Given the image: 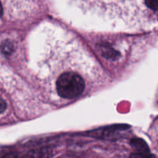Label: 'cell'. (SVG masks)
<instances>
[{"label":"cell","instance_id":"obj_1","mask_svg":"<svg viewBox=\"0 0 158 158\" xmlns=\"http://www.w3.org/2000/svg\"><path fill=\"white\" fill-rule=\"evenodd\" d=\"M38 56V66L46 73L45 86L54 97L69 100L85 92L93 77L94 66L80 43L57 28H49Z\"/></svg>","mask_w":158,"mask_h":158},{"label":"cell","instance_id":"obj_3","mask_svg":"<svg viewBox=\"0 0 158 158\" xmlns=\"http://www.w3.org/2000/svg\"><path fill=\"white\" fill-rule=\"evenodd\" d=\"M12 44L9 42H4L1 45V51L4 54H9L12 52Z\"/></svg>","mask_w":158,"mask_h":158},{"label":"cell","instance_id":"obj_5","mask_svg":"<svg viewBox=\"0 0 158 158\" xmlns=\"http://www.w3.org/2000/svg\"><path fill=\"white\" fill-rule=\"evenodd\" d=\"M2 12H3L2 6V3L1 2H0V17H1L2 15Z\"/></svg>","mask_w":158,"mask_h":158},{"label":"cell","instance_id":"obj_4","mask_svg":"<svg viewBox=\"0 0 158 158\" xmlns=\"http://www.w3.org/2000/svg\"><path fill=\"white\" fill-rule=\"evenodd\" d=\"M6 109V103L2 99L0 98V114L4 112Z\"/></svg>","mask_w":158,"mask_h":158},{"label":"cell","instance_id":"obj_2","mask_svg":"<svg viewBox=\"0 0 158 158\" xmlns=\"http://www.w3.org/2000/svg\"><path fill=\"white\" fill-rule=\"evenodd\" d=\"M80 16L109 28L141 29L158 22V0H67Z\"/></svg>","mask_w":158,"mask_h":158}]
</instances>
